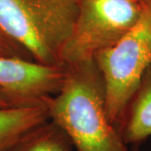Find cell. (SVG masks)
<instances>
[{"mask_svg": "<svg viewBox=\"0 0 151 151\" xmlns=\"http://www.w3.org/2000/svg\"><path fill=\"white\" fill-rule=\"evenodd\" d=\"M64 65V82L46 102L50 120L65 131L76 151H130L108 118L104 82L95 60Z\"/></svg>", "mask_w": 151, "mask_h": 151, "instance_id": "1", "label": "cell"}, {"mask_svg": "<svg viewBox=\"0 0 151 151\" xmlns=\"http://www.w3.org/2000/svg\"><path fill=\"white\" fill-rule=\"evenodd\" d=\"M76 0H0V31L35 62L63 65Z\"/></svg>", "mask_w": 151, "mask_h": 151, "instance_id": "2", "label": "cell"}, {"mask_svg": "<svg viewBox=\"0 0 151 151\" xmlns=\"http://www.w3.org/2000/svg\"><path fill=\"white\" fill-rule=\"evenodd\" d=\"M103 76L106 109L117 124L151 64V0H144L138 21L115 45L94 59Z\"/></svg>", "mask_w": 151, "mask_h": 151, "instance_id": "3", "label": "cell"}, {"mask_svg": "<svg viewBox=\"0 0 151 151\" xmlns=\"http://www.w3.org/2000/svg\"><path fill=\"white\" fill-rule=\"evenodd\" d=\"M144 0H76L74 27L62 64L92 60L112 47L138 21Z\"/></svg>", "mask_w": 151, "mask_h": 151, "instance_id": "4", "label": "cell"}, {"mask_svg": "<svg viewBox=\"0 0 151 151\" xmlns=\"http://www.w3.org/2000/svg\"><path fill=\"white\" fill-rule=\"evenodd\" d=\"M65 77V65L0 55V89L22 105L46 104L59 92Z\"/></svg>", "mask_w": 151, "mask_h": 151, "instance_id": "5", "label": "cell"}, {"mask_svg": "<svg viewBox=\"0 0 151 151\" xmlns=\"http://www.w3.org/2000/svg\"><path fill=\"white\" fill-rule=\"evenodd\" d=\"M117 129L127 145H139L151 136V64L124 109Z\"/></svg>", "mask_w": 151, "mask_h": 151, "instance_id": "6", "label": "cell"}, {"mask_svg": "<svg viewBox=\"0 0 151 151\" xmlns=\"http://www.w3.org/2000/svg\"><path fill=\"white\" fill-rule=\"evenodd\" d=\"M48 120L46 104L0 108V151L8 150Z\"/></svg>", "mask_w": 151, "mask_h": 151, "instance_id": "7", "label": "cell"}, {"mask_svg": "<svg viewBox=\"0 0 151 151\" xmlns=\"http://www.w3.org/2000/svg\"><path fill=\"white\" fill-rule=\"evenodd\" d=\"M6 151H76V149L65 131L48 120Z\"/></svg>", "mask_w": 151, "mask_h": 151, "instance_id": "8", "label": "cell"}, {"mask_svg": "<svg viewBox=\"0 0 151 151\" xmlns=\"http://www.w3.org/2000/svg\"><path fill=\"white\" fill-rule=\"evenodd\" d=\"M0 55L32 60L23 49L9 40L2 34L1 31H0Z\"/></svg>", "mask_w": 151, "mask_h": 151, "instance_id": "9", "label": "cell"}, {"mask_svg": "<svg viewBox=\"0 0 151 151\" xmlns=\"http://www.w3.org/2000/svg\"><path fill=\"white\" fill-rule=\"evenodd\" d=\"M19 106H25V105H22L21 103H19L14 97H12L8 93L0 89V108H10V107H19Z\"/></svg>", "mask_w": 151, "mask_h": 151, "instance_id": "10", "label": "cell"}]
</instances>
